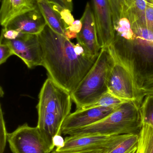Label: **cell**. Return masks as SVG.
I'll return each mask as SVG.
<instances>
[{"label":"cell","instance_id":"1","mask_svg":"<svg viewBox=\"0 0 153 153\" xmlns=\"http://www.w3.org/2000/svg\"><path fill=\"white\" fill-rule=\"evenodd\" d=\"M43 51V65L49 76L72 93L91 69L98 56L90 55L46 25L38 35Z\"/></svg>","mask_w":153,"mask_h":153},{"label":"cell","instance_id":"2","mask_svg":"<svg viewBox=\"0 0 153 153\" xmlns=\"http://www.w3.org/2000/svg\"><path fill=\"white\" fill-rule=\"evenodd\" d=\"M71 93L49 77L39 94L37 126L52 138L61 135L63 124L71 114Z\"/></svg>","mask_w":153,"mask_h":153},{"label":"cell","instance_id":"3","mask_svg":"<svg viewBox=\"0 0 153 153\" xmlns=\"http://www.w3.org/2000/svg\"><path fill=\"white\" fill-rule=\"evenodd\" d=\"M138 102H127L108 116L92 125L70 131L68 135L139 134L143 126Z\"/></svg>","mask_w":153,"mask_h":153},{"label":"cell","instance_id":"4","mask_svg":"<svg viewBox=\"0 0 153 153\" xmlns=\"http://www.w3.org/2000/svg\"><path fill=\"white\" fill-rule=\"evenodd\" d=\"M133 36L128 39L115 38L113 44L133 64L139 86L153 75V31L131 26Z\"/></svg>","mask_w":153,"mask_h":153},{"label":"cell","instance_id":"5","mask_svg":"<svg viewBox=\"0 0 153 153\" xmlns=\"http://www.w3.org/2000/svg\"><path fill=\"white\" fill-rule=\"evenodd\" d=\"M107 48L111 59L108 91L125 100L134 101L142 104L144 97L141 94L132 63L113 44Z\"/></svg>","mask_w":153,"mask_h":153},{"label":"cell","instance_id":"6","mask_svg":"<svg viewBox=\"0 0 153 153\" xmlns=\"http://www.w3.org/2000/svg\"><path fill=\"white\" fill-rule=\"evenodd\" d=\"M111 59L107 48H102L91 69L71 93L76 110L90 105L108 91Z\"/></svg>","mask_w":153,"mask_h":153},{"label":"cell","instance_id":"7","mask_svg":"<svg viewBox=\"0 0 153 153\" xmlns=\"http://www.w3.org/2000/svg\"><path fill=\"white\" fill-rule=\"evenodd\" d=\"M7 142L12 153H51L55 147L50 136L27 123L8 133Z\"/></svg>","mask_w":153,"mask_h":153},{"label":"cell","instance_id":"8","mask_svg":"<svg viewBox=\"0 0 153 153\" xmlns=\"http://www.w3.org/2000/svg\"><path fill=\"white\" fill-rule=\"evenodd\" d=\"M128 135H69L65 138L63 145L55 151L60 153L103 151L119 143Z\"/></svg>","mask_w":153,"mask_h":153},{"label":"cell","instance_id":"9","mask_svg":"<svg viewBox=\"0 0 153 153\" xmlns=\"http://www.w3.org/2000/svg\"><path fill=\"white\" fill-rule=\"evenodd\" d=\"M0 43L9 45L14 55L19 57L28 68L43 65V51L38 35L21 33L14 40L1 38Z\"/></svg>","mask_w":153,"mask_h":153},{"label":"cell","instance_id":"10","mask_svg":"<svg viewBox=\"0 0 153 153\" xmlns=\"http://www.w3.org/2000/svg\"><path fill=\"white\" fill-rule=\"evenodd\" d=\"M98 40L101 48L113 44L116 34L109 0H92Z\"/></svg>","mask_w":153,"mask_h":153},{"label":"cell","instance_id":"11","mask_svg":"<svg viewBox=\"0 0 153 153\" xmlns=\"http://www.w3.org/2000/svg\"><path fill=\"white\" fill-rule=\"evenodd\" d=\"M118 107H95L76 110L65 120L62 128V134L92 125L103 119Z\"/></svg>","mask_w":153,"mask_h":153},{"label":"cell","instance_id":"12","mask_svg":"<svg viewBox=\"0 0 153 153\" xmlns=\"http://www.w3.org/2000/svg\"><path fill=\"white\" fill-rule=\"evenodd\" d=\"M81 20L82 27L77 34V42L90 55L99 56L101 48L98 40L93 11L89 2L86 4Z\"/></svg>","mask_w":153,"mask_h":153},{"label":"cell","instance_id":"13","mask_svg":"<svg viewBox=\"0 0 153 153\" xmlns=\"http://www.w3.org/2000/svg\"><path fill=\"white\" fill-rule=\"evenodd\" d=\"M46 24L44 16L37 7L15 17L3 28L26 34L38 35Z\"/></svg>","mask_w":153,"mask_h":153},{"label":"cell","instance_id":"14","mask_svg":"<svg viewBox=\"0 0 153 153\" xmlns=\"http://www.w3.org/2000/svg\"><path fill=\"white\" fill-rule=\"evenodd\" d=\"M38 0H3L0 10V22L4 27L15 17L38 7Z\"/></svg>","mask_w":153,"mask_h":153},{"label":"cell","instance_id":"15","mask_svg":"<svg viewBox=\"0 0 153 153\" xmlns=\"http://www.w3.org/2000/svg\"><path fill=\"white\" fill-rule=\"evenodd\" d=\"M38 7L46 20L47 25L55 32L64 36L67 27L50 4L46 0H38Z\"/></svg>","mask_w":153,"mask_h":153},{"label":"cell","instance_id":"16","mask_svg":"<svg viewBox=\"0 0 153 153\" xmlns=\"http://www.w3.org/2000/svg\"><path fill=\"white\" fill-rule=\"evenodd\" d=\"M137 153H153V128L143 124L139 134Z\"/></svg>","mask_w":153,"mask_h":153},{"label":"cell","instance_id":"17","mask_svg":"<svg viewBox=\"0 0 153 153\" xmlns=\"http://www.w3.org/2000/svg\"><path fill=\"white\" fill-rule=\"evenodd\" d=\"M139 134H130L119 143L100 153H126L138 145Z\"/></svg>","mask_w":153,"mask_h":153},{"label":"cell","instance_id":"18","mask_svg":"<svg viewBox=\"0 0 153 153\" xmlns=\"http://www.w3.org/2000/svg\"><path fill=\"white\" fill-rule=\"evenodd\" d=\"M127 102L129 101H127L123 99H120L108 91L94 103L88 106H85L79 109L95 108V107H118Z\"/></svg>","mask_w":153,"mask_h":153},{"label":"cell","instance_id":"19","mask_svg":"<svg viewBox=\"0 0 153 153\" xmlns=\"http://www.w3.org/2000/svg\"><path fill=\"white\" fill-rule=\"evenodd\" d=\"M140 106L142 124L153 128V94L144 97Z\"/></svg>","mask_w":153,"mask_h":153},{"label":"cell","instance_id":"20","mask_svg":"<svg viewBox=\"0 0 153 153\" xmlns=\"http://www.w3.org/2000/svg\"><path fill=\"white\" fill-rule=\"evenodd\" d=\"M50 4L53 9L58 13L61 20L67 27L71 26L74 22V18L71 13L72 12L71 11L67 9L59 7L56 4Z\"/></svg>","mask_w":153,"mask_h":153},{"label":"cell","instance_id":"21","mask_svg":"<svg viewBox=\"0 0 153 153\" xmlns=\"http://www.w3.org/2000/svg\"><path fill=\"white\" fill-rule=\"evenodd\" d=\"M7 133L1 106H0V153H4L8 139Z\"/></svg>","mask_w":153,"mask_h":153},{"label":"cell","instance_id":"22","mask_svg":"<svg viewBox=\"0 0 153 153\" xmlns=\"http://www.w3.org/2000/svg\"><path fill=\"white\" fill-rule=\"evenodd\" d=\"M139 88L144 98L146 95L153 94V75L144 81Z\"/></svg>","mask_w":153,"mask_h":153},{"label":"cell","instance_id":"23","mask_svg":"<svg viewBox=\"0 0 153 153\" xmlns=\"http://www.w3.org/2000/svg\"><path fill=\"white\" fill-rule=\"evenodd\" d=\"M0 64L4 63L14 53L10 47L5 43H0Z\"/></svg>","mask_w":153,"mask_h":153},{"label":"cell","instance_id":"24","mask_svg":"<svg viewBox=\"0 0 153 153\" xmlns=\"http://www.w3.org/2000/svg\"><path fill=\"white\" fill-rule=\"evenodd\" d=\"M21 32L14 30H6L3 28L1 38L7 40H14L19 37Z\"/></svg>","mask_w":153,"mask_h":153},{"label":"cell","instance_id":"25","mask_svg":"<svg viewBox=\"0 0 153 153\" xmlns=\"http://www.w3.org/2000/svg\"><path fill=\"white\" fill-rule=\"evenodd\" d=\"M49 3L56 4L59 7L73 10L72 0H46Z\"/></svg>","mask_w":153,"mask_h":153},{"label":"cell","instance_id":"26","mask_svg":"<svg viewBox=\"0 0 153 153\" xmlns=\"http://www.w3.org/2000/svg\"><path fill=\"white\" fill-rule=\"evenodd\" d=\"M82 24L81 19L76 20L71 26L67 28L68 29L73 32L78 34L81 30Z\"/></svg>","mask_w":153,"mask_h":153},{"label":"cell","instance_id":"27","mask_svg":"<svg viewBox=\"0 0 153 153\" xmlns=\"http://www.w3.org/2000/svg\"><path fill=\"white\" fill-rule=\"evenodd\" d=\"M77 34H78L71 31L67 28V29L65 31V32L64 37L70 40L71 39L76 38L77 36Z\"/></svg>","mask_w":153,"mask_h":153},{"label":"cell","instance_id":"28","mask_svg":"<svg viewBox=\"0 0 153 153\" xmlns=\"http://www.w3.org/2000/svg\"><path fill=\"white\" fill-rule=\"evenodd\" d=\"M102 151H91V152H76V153H100ZM51 153H60L57 152L55 151H53Z\"/></svg>","mask_w":153,"mask_h":153},{"label":"cell","instance_id":"29","mask_svg":"<svg viewBox=\"0 0 153 153\" xmlns=\"http://www.w3.org/2000/svg\"><path fill=\"white\" fill-rule=\"evenodd\" d=\"M137 146H138V145L136 146H134V148H132L126 153H137V149H138Z\"/></svg>","mask_w":153,"mask_h":153}]
</instances>
